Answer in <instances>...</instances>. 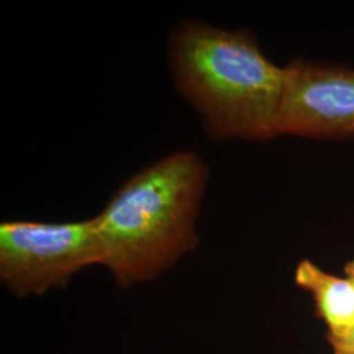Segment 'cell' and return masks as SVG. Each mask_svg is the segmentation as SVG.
I'll use <instances>...</instances> for the list:
<instances>
[{
  "instance_id": "5b68a950",
  "label": "cell",
  "mask_w": 354,
  "mask_h": 354,
  "mask_svg": "<svg viewBox=\"0 0 354 354\" xmlns=\"http://www.w3.org/2000/svg\"><path fill=\"white\" fill-rule=\"evenodd\" d=\"M295 283L310 292L317 317L328 327L327 337H340L354 327V279L323 270L311 260L295 269Z\"/></svg>"
},
{
  "instance_id": "8992f818",
  "label": "cell",
  "mask_w": 354,
  "mask_h": 354,
  "mask_svg": "<svg viewBox=\"0 0 354 354\" xmlns=\"http://www.w3.org/2000/svg\"><path fill=\"white\" fill-rule=\"evenodd\" d=\"M345 274L348 277L354 279V260L349 261L345 266ZM330 346L333 351H345V352H352L354 353V327L352 330H349L346 335L340 336V337H327Z\"/></svg>"
},
{
  "instance_id": "7a4b0ae2",
  "label": "cell",
  "mask_w": 354,
  "mask_h": 354,
  "mask_svg": "<svg viewBox=\"0 0 354 354\" xmlns=\"http://www.w3.org/2000/svg\"><path fill=\"white\" fill-rule=\"evenodd\" d=\"M209 176L198 152L168 153L127 178L95 215L100 266L120 289L159 279L197 250Z\"/></svg>"
},
{
  "instance_id": "6da1fadb",
  "label": "cell",
  "mask_w": 354,
  "mask_h": 354,
  "mask_svg": "<svg viewBox=\"0 0 354 354\" xmlns=\"http://www.w3.org/2000/svg\"><path fill=\"white\" fill-rule=\"evenodd\" d=\"M172 80L214 140L266 142L279 137L285 70L248 29L183 20L167 39Z\"/></svg>"
},
{
  "instance_id": "277c9868",
  "label": "cell",
  "mask_w": 354,
  "mask_h": 354,
  "mask_svg": "<svg viewBox=\"0 0 354 354\" xmlns=\"http://www.w3.org/2000/svg\"><path fill=\"white\" fill-rule=\"evenodd\" d=\"M283 70L279 136L311 140L354 137V68L295 58Z\"/></svg>"
},
{
  "instance_id": "52a82bcc",
  "label": "cell",
  "mask_w": 354,
  "mask_h": 354,
  "mask_svg": "<svg viewBox=\"0 0 354 354\" xmlns=\"http://www.w3.org/2000/svg\"><path fill=\"white\" fill-rule=\"evenodd\" d=\"M335 354H354L352 352H345V351H333Z\"/></svg>"
},
{
  "instance_id": "3957f363",
  "label": "cell",
  "mask_w": 354,
  "mask_h": 354,
  "mask_svg": "<svg viewBox=\"0 0 354 354\" xmlns=\"http://www.w3.org/2000/svg\"><path fill=\"white\" fill-rule=\"evenodd\" d=\"M100 264L95 216L62 223H0V281L17 298L64 289L77 272Z\"/></svg>"
}]
</instances>
